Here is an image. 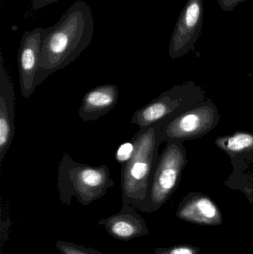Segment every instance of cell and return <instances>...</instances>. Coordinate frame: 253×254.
Masks as SVG:
<instances>
[{
    "label": "cell",
    "instance_id": "obj_1",
    "mask_svg": "<svg viewBox=\"0 0 253 254\" xmlns=\"http://www.w3.org/2000/svg\"><path fill=\"white\" fill-rule=\"evenodd\" d=\"M92 10L85 1L74 2L57 22L46 28L36 86L68 66L87 49L94 35Z\"/></svg>",
    "mask_w": 253,
    "mask_h": 254
},
{
    "label": "cell",
    "instance_id": "obj_2",
    "mask_svg": "<svg viewBox=\"0 0 253 254\" xmlns=\"http://www.w3.org/2000/svg\"><path fill=\"white\" fill-rule=\"evenodd\" d=\"M162 122L140 129L131 140L135 143L132 158L122 165V203L140 210L147 198L157 162V147Z\"/></svg>",
    "mask_w": 253,
    "mask_h": 254
},
{
    "label": "cell",
    "instance_id": "obj_3",
    "mask_svg": "<svg viewBox=\"0 0 253 254\" xmlns=\"http://www.w3.org/2000/svg\"><path fill=\"white\" fill-rule=\"evenodd\" d=\"M114 182L105 164L95 166L74 161L64 152L58 167L57 188L59 200L69 205L75 198L82 205L88 206L103 197Z\"/></svg>",
    "mask_w": 253,
    "mask_h": 254
},
{
    "label": "cell",
    "instance_id": "obj_4",
    "mask_svg": "<svg viewBox=\"0 0 253 254\" xmlns=\"http://www.w3.org/2000/svg\"><path fill=\"white\" fill-rule=\"evenodd\" d=\"M185 158L175 143H168L157 160L147 198L140 209L146 213L157 211L169 199L176 188Z\"/></svg>",
    "mask_w": 253,
    "mask_h": 254
},
{
    "label": "cell",
    "instance_id": "obj_5",
    "mask_svg": "<svg viewBox=\"0 0 253 254\" xmlns=\"http://www.w3.org/2000/svg\"><path fill=\"white\" fill-rule=\"evenodd\" d=\"M203 14V0H187L171 37L169 49L171 58H179L193 49L202 34Z\"/></svg>",
    "mask_w": 253,
    "mask_h": 254
},
{
    "label": "cell",
    "instance_id": "obj_6",
    "mask_svg": "<svg viewBox=\"0 0 253 254\" xmlns=\"http://www.w3.org/2000/svg\"><path fill=\"white\" fill-rule=\"evenodd\" d=\"M46 28L26 31L22 35L18 52L19 85L22 96L30 98L35 92L36 77L40 68Z\"/></svg>",
    "mask_w": 253,
    "mask_h": 254
},
{
    "label": "cell",
    "instance_id": "obj_7",
    "mask_svg": "<svg viewBox=\"0 0 253 254\" xmlns=\"http://www.w3.org/2000/svg\"><path fill=\"white\" fill-rule=\"evenodd\" d=\"M15 92L11 79L0 56V164L10 147L15 134Z\"/></svg>",
    "mask_w": 253,
    "mask_h": 254
},
{
    "label": "cell",
    "instance_id": "obj_8",
    "mask_svg": "<svg viewBox=\"0 0 253 254\" xmlns=\"http://www.w3.org/2000/svg\"><path fill=\"white\" fill-rule=\"evenodd\" d=\"M214 111L209 107H200L184 113L160 127V139H184L207 131L214 121Z\"/></svg>",
    "mask_w": 253,
    "mask_h": 254
},
{
    "label": "cell",
    "instance_id": "obj_9",
    "mask_svg": "<svg viewBox=\"0 0 253 254\" xmlns=\"http://www.w3.org/2000/svg\"><path fill=\"white\" fill-rule=\"evenodd\" d=\"M98 225L103 226L112 238L120 241H130L150 234L144 218L135 207L126 203H123L121 210L118 213L101 219Z\"/></svg>",
    "mask_w": 253,
    "mask_h": 254
},
{
    "label": "cell",
    "instance_id": "obj_10",
    "mask_svg": "<svg viewBox=\"0 0 253 254\" xmlns=\"http://www.w3.org/2000/svg\"><path fill=\"white\" fill-rule=\"evenodd\" d=\"M118 100L119 91L116 85H100L85 94L79 116L84 122H95L111 111Z\"/></svg>",
    "mask_w": 253,
    "mask_h": 254
},
{
    "label": "cell",
    "instance_id": "obj_11",
    "mask_svg": "<svg viewBox=\"0 0 253 254\" xmlns=\"http://www.w3.org/2000/svg\"><path fill=\"white\" fill-rule=\"evenodd\" d=\"M176 216L184 222L203 226H218L223 223L218 206L203 195H194L181 203Z\"/></svg>",
    "mask_w": 253,
    "mask_h": 254
},
{
    "label": "cell",
    "instance_id": "obj_12",
    "mask_svg": "<svg viewBox=\"0 0 253 254\" xmlns=\"http://www.w3.org/2000/svg\"><path fill=\"white\" fill-rule=\"evenodd\" d=\"M173 98L170 92H167L153 100L135 112L131 124L137 125L140 129H144L164 122L179 107V101Z\"/></svg>",
    "mask_w": 253,
    "mask_h": 254
},
{
    "label": "cell",
    "instance_id": "obj_13",
    "mask_svg": "<svg viewBox=\"0 0 253 254\" xmlns=\"http://www.w3.org/2000/svg\"><path fill=\"white\" fill-rule=\"evenodd\" d=\"M220 148L231 154L242 153L253 149V134L248 132L236 133L233 135L220 137L216 140Z\"/></svg>",
    "mask_w": 253,
    "mask_h": 254
},
{
    "label": "cell",
    "instance_id": "obj_14",
    "mask_svg": "<svg viewBox=\"0 0 253 254\" xmlns=\"http://www.w3.org/2000/svg\"><path fill=\"white\" fill-rule=\"evenodd\" d=\"M55 246L61 254H103L95 249L62 240L56 241Z\"/></svg>",
    "mask_w": 253,
    "mask_h": 254
},
{
    "label": "cell",
    "instance_id": "obj_15",
    "mask_svg": "<svg viewBox=\"0 0 253 254\" xmlns=\"http://www.w3.org/2000/svg\"><path fill=\"white\" fill-rule=\"evenodd\" d=\"M201 249L190 245H179L169 248H157L154 254H199Z\"/></svg>",
    "mask_w": 253,
    "mask_h": 254
},
{
    "label": "cell",
    "instance_id": "obj_16",
    "mask_svg": "<svg viewBox=\"0 0 253 254\" xmlns=\"http://www.w3.org/2000/svg\"><path fill=\"white\" fill-rule=\"evenodd\" d=\"M134 151H135V143L133 140H131L129 142L123 143L119 146L116 152V160L119 164L123 165L132 158Z\"/></svg>",
    "mask_w": 253,
    "mask_h": 254
},
{
    "label": "cell",
    "instance_id": "obj_17",
    "mask_svg": "<svg viewBox=\"0 0 253 254\" xmlns=\"http://www.w3.org/2000/svg\"><path fill=\"white\" fill-rule=\"evenodd\" d=\"M247 0H217L223 11L230 12L240 3Z\"/></svg>",
    "mask_w": 253,
    "mask_h": 254
},
{
    "label": "cell",
    "instance_id": "obj_18",
    "mask_svg": "<svg viewBox=\"0 0 253 254\" xmlns=\"http://www.w3.org/2000/svg\"><path fill=\"white\" fill-rule=\"evenodd\" d=\"M57 1L59 0H31V7L33 10H37Z\"/></svg>",
    "mask_w": 253,
    "mask_h": 254
},
{
    "label": "cell",
    "instance_id": "obj_19",
    "mask_svg": "<svg viewBox=\"0 0 253 254\" xmlns=\"http://www.w3.org/2000/svg\"></svg>",
    "mask_w": 253,
    "mask_h": 254
}]
</instances>
